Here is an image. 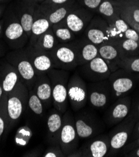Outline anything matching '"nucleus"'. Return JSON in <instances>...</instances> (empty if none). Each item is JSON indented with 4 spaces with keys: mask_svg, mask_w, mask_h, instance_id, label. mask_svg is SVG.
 <instances>
[{
    "mask_svg": "<svg viewBox=\"0 0 139 157\" xmlns=\"http://www.w3.org/2000/svg\"><path fill=\"white\" fill-rule=\"evenodd\" d=\"M3 19L4 21L3 39L10 50L25 48L29 43V38L15 14L11 3L8 6Z\"/></svg>",
    "mask_w": 139,
    "mask_h": 157,
    "instance_id": "f257e3e1",
    "label": "nucleus"
},
{
    "mask_svg": "<svg viewBox=\"0 0 139 157\" xmlns=\"http://www.w3.org/2000/svg\"><path fill=\"white\" fill-rule=\"evenodd\" d=\"M7 111L8 125L5 135L16 126L26 111L28 106L29 90L21 81L7 95Z\"/></svg>",
    "mask_w": 139,
    "mask_h": 157,
    "instance_id": "f03ea898",
    "label": "nucleus"
},
{
    "mask_svg": "<svg viewBox=\"0 0 139 157\" xmlns=\"http://www.w3.org/2000/svg\"><path fill=\"white\" fill-rule=\"evenodd\" d=\"M46 73L52 84L53 106L61 114H64L67 110L69 103L67 87L70 77V71L53 68Z\"/></svg>",
    "mask_w": 139,
    "mask_h": 157,
    "instance_id": "7ed1b4c3",
    "label": "nucleus"
},
{
    "mask_svg": "<svg viewBox=\"0 0 139 157\" xmlns=\"http://www.w3.org/2000/svg\"><path fill=\"white\" fill-rule=\"evenodd\" d=\"M5 58L17 69L21 77V82L28 90H32L35 82L37 73L25 48L10 50L5 55Z\"/></svg>",
    "mask_w": 139,
    "mask_h": 157,
    "instance_id": "20e7f679",
    "label": "nucleus"
},
{
    "mask_svg": "<svg viewBox=\"0 0 139 157\" xmlns=\"http://www.w3.org/2000/svg\"><path fill=\"white\" fill-rule=\"evenodd\" d=\"M135 118L132 115H129L117 124L109 133L110 151L108 156H114L122 150L129 139L130 138L135 126Z\"/></svg>",
    "mask_w": 139,
    "mask_h": 157,
    "instance_id": "39448f33",
    "label": "nucleus"
},
{
    "mask_svg": "<svg viewBox=\"0 0 139 157\" xmlns=\"http://www.w3.org/2000/svg\"><path fill=\"white\" fill-rule=\"evenodd\" d=\"M67 93L68 102L74 112H79L85 107L88 101L87 85L77 70L69 78Z\"/></svg>",
    "mask_w": 139,
    "mask_h": 157,
    "instance_id": "423d86ee",
    "label": "nucleus"
},
{
    "mask_svg": "<svg viewBox=\"0 0 139 157\" xmlns=\"http://www.w3.org/2000/svg\"><path fill=\"white\" fill-rule=\"evenodd\" d=\"M79 138L75 127L74 116L67 110L63 115L62 127L59 141L61 148L65 156H68L79 148Z\"/></svg>",
    "mask_w": 139,
    "mask_h": 157,
    "instance_id": "0eeeda50",
    "label": "nucleus"
},
{
    "mask_svg": "<svg viewBox=\"0 0 139 157\" xmlns=\"http://www.w3.org/2000/svg\"><path fill=\"white\" fill-rule=\"evenodd\" d=\"M54 68L73 71L79 67L75 48L72 42L58 43L50 52Z\"/></svg>",
    "mask_w": 139,
    "mask_h": 157,
    "instance_id": "6e6552de",
    "label": "nucleus"
},
{
    "mask_svg": "<svg viewBox=\"0 0 139 157\" xmlns=\"http://www.w3.org/2000/svg\"><path fill=\"white\" fill-rule=\"evenodd\" d=\"M77 68L83 79L90 83L108 80L112 73L109 66L100 56Z\"/></svg>",
    "mask_w": 139,
    "mask_h": 157,
    "instance_id": "1a4fd4ad",
    "label": "nucleus"
},
{
    "mask_svg": "<svg viewBox=\"0 0 139 157\" xmlns=\"http://www.w3.org/2000/svg\"><path fill=\"white\" fill-rule=\"evenodd\" d=\"M87 102L95 109H103L106 108L112 99L109 80L90 83L87 85Z\"/></svg>",
    "mask_w": 139,
    "mask_h": 157,
    "instance_id": "9d476101",
    "label": "nucleus"
},
{
    "mask_svg": "<svg viewBox=\"0 0 139 157\" xmlns=\"http://www.w3.org/2000/svg\"><path fill=\"white\" fill-rule=\"evenodd\" d=\"M95 14L76 2V5L68 14L64 21L70 29L77 37L82 36L84 31Z\"/></svg>",
    "mask_w": 139,
    "mask_h": 157,
    "instance_id": "9b49d317",
    "label": "nucleus"
},
{
    "mask_svg": "<svg viewBox=\"0 0 139 157\" xmlns=\"http://www.w3.org/2000/svg\"><path fill=\"white\" fill-rule=\"evenodd\" d=\"M132 73L119 68L112 72L109 78L111 98L113 100L126 96L134 86V80Z\"/></svg>",
    "mask_w": 139,
    "mask_h": 157,
    "instance_id": "f8f14e48",
    "label": "nucleus"
},
{
    "mask_svg": "<svg viewBox=\"0 0 139 157\" xmlns=\"http://www.w3.org/2000/svg\"><path fill=\"white\" fill-rule=\"evenodd\" d=\"M75 124L80 138L89 139L98 135L102 130L99 120L87 112H82L75 117Z\"/></svg>",
    "mask_w": 139,
    "mask_h": 157,
    "instance_id": "ddd939ff",
    "label": "nucleus"
},
{
    "mask_svg": "<svg viewBox=\"0 0 139 157\" xmlns=\"http://www.w3.org/2000/svg\"><path fill=\"white\" fill-rule=\"evenodd\" d=\"M83 36L97 46L110 41L109 25L101 16L95 14L84 31Z\"/></svg>",
    "mask_w": 139,
    "mask_h": 157,
    "instance_id": "4468645a",
    "label": "nucleus"
},
{
    "mask_svg": "<svg viewBox=\"0 0 139 157\" xmlns=\"http://www.w3.org/2000/svg\"><path fill=\"white\" fill-rule=\"evenodd\" d=\"M79 149L82 157L108 156L110 151L109 135H98L91 138Z\"/></svg>",
    "mask_w": 139,
    "mask_h": 157,
    "instance_id": "2eb2a0df",
    "label": "nucleus"
},
{
    "mask_svg": "<svg viewBox=\"0 0 139 157\" xmlns=\"http://www.w3.org/2000/svg\"><path fill=\"white\" fill-rule=\"evenodd\" d=\"M13 11L21 24L27 36L30 38L35 11L38 4L22 0H14L11 3Z\"/></svg>",
    "mask_w": 139,
    "mask_h": 157,
    "instance_id": "dca6fc26",
    "label": "nucleus"
},
{
    "mask_svg": "<svg viewBox=\"0 0 139 157\" xmlns=\"http://www.w3.org/2000/svg\"><path fill=\"white\" fill-rule=\"evenodd\" d=\"M130 105L129 97L124 96L117 99L105 113L106 123L112 127L125 120L130 115Z\"/></svg>",
    "mask_w": 139,
    "mask_h": 157,
    "instance_id": "f3484780",
    "label": "nucleus"
},
{
    "mask_svg": "<svg viewBox=\"0 0 139 157\" xmlns=\"http://www.w3.org/2000/svg\"><path fill=\"white\" fill-rule=\"evenodd\" d=\"M25 50L36 71L37 75L46 73L54 68L53 62L48 52H44L36 49L35 47L28 44Z\"/></svg>",
    "mask_w": 139,
    "mask_h": 157,
    "instance_id": "a211bd4d",
    "label": "nucleus"
},
{
    "mask_svg": "<svg viewBox=\"0 0 139 157\" xmlns=\"http://www.w3.org/2000/svg\"><path fill=\"white\" fill-rule=\"evenodd\" d=\"M72 43L75 48L79 67L98 56V46L91 43L84 36L77 37Z\"/></svg>",
    "mask_w": 139,
    "mask_h": 157,
    "instance_id": "6ab92c4d",
    "label": "nucleus"
},
{
    "mask_svg": "<svg viewBox=\"0 0 139 157\" xmlns=\"http://www.w3.org/2000/svg\"><path fill=\"white\" fill-rule=\"evenodd\" d=\"M21 81V77L17 69L5 57L0 59V84L5 93L8 95Z\"/></svg>",
    "mask_w": 139,
    "mask_h": 157,
    "instance_id": "aec40b11",
    "label": "nucleus"
},
{
    "mask_svg": "<svg viewBox=\"0 0 139 157\" xmlns=\"http://www.w3.org/2000/svg\"><path fill=\"white\" fill-rule=\"evenodd\" d=\"M121 18L129 26L139 23V1L138 0H113Z\"/></svg>",
    "mask_w": 139,
    "mask_h": 157,
    "instance_id": "412c9836",
    "label": "nucleus"
},
{
    "mask_svg": "<svg viewBox=\"0 0 139 157\" xmlns=\"http://www.w3.org/2000/svg\"><path fill=\"white\" fill-rule=\"evenodd\" d=\"M33 90L42 101L45 108H48L53 105L52 84L47 73L37 75Z\"/></svg>",
    "mask_w": 139,
    "mask_h": 157,
    "instance_id": "4be33fe9",
    "label": "nucleus"
},
{
    "mask_svg": "<svg viewBox=\"0 0 139 157\" xmlns=\"http://www.w3.org/2000/svg\"><path fill=\"white\" fill-rule=\"evenodd\" d=\"M63 115L54 108L51 109L46 120V140L49 145L60 144V136L62 127Z\"/></svg>",
    "mask_w": 139,
    "mask_h": 157,
    "instance_id": "5701e85b",
    "label": "nucleus"
},
{
    "mask_svg": "<svg viewBox=\"0 0 139 157\" xmlns=\"http://www.w3.org/2000/svg\"><path fill=\"white\" fill-rule=\"evenodd\" d=\"M100 56L109 66L111 72L119 69V63L122 58L117 46L112 41L106 42L98 46Z\"/></svg>",
    "mask_w": 139,
    "mask_h": 157,
    "instance_id": "b1692460",
    "label": "nucleus"
},
{
    "mask_svg": "<svg viewBox=\"0 0 139 157\" xmlns=\"http://www.w3.org/2000/svg\"><path fill=\"white\" fill-rule=\"evenodd\" d=\"M76 4V2L73 5H55L42 3L38 6L53 25L64 20Z\"/></svg>",
    "mask_w": 139,
    "mask_h": 157,
    "instance_id": "393cba45",
    "label": "nucleus"
},
{
    "mask_svg": "<svg viewBox=\"0 0 139 157\" xmlns=\"http://www.w3.org/2000/svg\"><path fill=\"white\" fill-rule=\"evenodd\" d=\"M52 26V25L50 21L37 5L35 11L34 20L32 26V31H31V36L28 44L33 45L37 39L46 31L50 29Z\"/></svg>",
    "mask_w": 139,
    "mask_h": 157,
    "instance_id": "a878e982",
    "label": "nucleus"
},
{
    "mask_svg": "<svg viewBox=\"0 0 139 157\" xmlns=\"http://www.w3.org/2000/svg\"><path fill=\"white\" fill-rule=\"evenodd\" d=\"M52 28L42 34L37 40L35 43L32 45L38 50L44 52H52L55 47L58 44Z\"/></svg>",
    "mask_w": 139,
    "mask_h": 157,
    "instance_id": "bb28decb",
    "label": "nucleus"
},
{
    "mask_svg": "<svg viewBox=\"0 0 139 157\" xmlns=\"http://www.w3.org/2000/svg\"><path fill=\"white\" fill-rule=\"evenodd\" d=\"M52 29L59 43H71L77 38V36L70 29L64 20L53 25Z\"/></svg>",
    "mask_w": 139,
    "mask_h": 157,
    "instance_id": "cd10ccee",
    "label": "nucleus"
},
{
    "mask_svg": "<svg viewBox=\"0 0 139 157\" xmlns=\"http://www.w3.org/2000/svg\"><path fill=\"white\" fill-rule=\"evenodd\" d=\"M108 24L110 28V41L114 43H116L124 38L125 32L130 28L124 20L120 18V16Z\"/></svg>",
    "mask_w": 139,
    "mask_h": 157,
    "instance_id": "c85d7f7f",
    "label": "nucleus"
},
{
    "mask_svg": "<svg viewBox=\"0 0 139 157\" xmlns=\"http://www.w3.org/2000/svg\"><path fill=\"white\" fill-rule=\"evenodd\" d=\"M95 14H99L108 23L120 16L117 12L113 0H103L98 7Z\"/></svg>",
    "mask_w": 139,
    "mask_h": 157,
    "instance_id": "c756f323",
    "label": "nucleus"
},
{
    "mask_svg": "<svg viewBox=\"0 0 139 157\" xmlns=\"http://www.w3.org/2000/svg\"><path fill=\"white\" fill-rule=\"evenodd\" d=\"M122 58L139 55V43L129 39L123 38L116 43Z\"/></svg>",
    "mask_w": 139,
    "mask_h": 157,
    "instance_id": "7c9ffc66",
    "label": "nucleus"
},
{
    "mask_svg": "<svg viewBox=\"0 0 139 157\" xmlns=\"http://www.w3.org/2000/svg\"><path fill=\"white\" fill-rule=\"evenodd\" d=\"M27 107H28L30 110L35 115L39 117H42L43 116L45 108L42 101L37 95V94L33 89L29 91Z\"/></svg>",
    "mask_w": 139,
    "mask_h": 157,
    "instance_id": "2f4dec72",
    "label": "nucleus"
},
{
    "mask_svg": "<svg viewBox=\"0 0 139 157\" xmlns=\"http://www.w3.org/2000/svg\"><path fill=\"white\" fill-rule=\"evenodd\" d=\"M33 136V132L28 125H23L17 130L14 135V142L19 147H26Z\"/></svg>",
    "mask_w": 139,
    "mask_h": 157,
    "instance_id": "473e14b6",
    "label": "nucleus"
},
{
    "mask_svg": "<svg viewBox=\"0 0 139 157\" xmlns=\"http://www.w3.org/2000/svg\"><path fill=\"white\" fill-rule=\"evenodd\" d=\"M7 95L5 94L0 100V144L3 135L5 134L9 122L7 111Z\"/></svg>",
    "mask_w": 139,
    "mask_h": 157,
    "instance_id": "72a5a7b5",
    "label": "nucleus"
},
{
    "mask_svg": "<svg viewBox=\"0 0 139 157\" xmlns=\"http://www.w3.org/2000/svg\"><path fill=\"white\" fill-rule=\"evenodd\" d=\"M118 66L130 73H139V55L122 58Z\"/></svg>",
    "mask_w": 139,
    "mask_h": 157,
    "instance_id": "f704fd0d",
    "label": "nucleus"
},
{
    "mask_svg": "<svg viewBox=\"0 0 139 157\" xmlns=\"http://www.w3.org/2000/svg\"><path fill=\"white\" fill-rule=\"evenodd\" d=\"M43 157H65L62 150L61 148L60 144L50 145L44 151L42 156Z\"/></svg>",
    "mask_w": 139,
    "mask_h": 157,
    "instance_id": "c9c22d12",
    "label": "nucleus"
},
{
    "mask_svg": "<svg viewBox=\"0 0 139 157\" xmlns=\"http://www.w3.org/2000/svg\"><path fill=\"white\" fill-rule=\"evenodd\" d=\"M102 2L103 0H76L80 6L95 13Z\"/></svg>",
    "mask_w": 139,
    "mask_h": 157,
    "instance_id": "e433bc0d",
    "label": "nucleus"
},
{
    "mask_svg": "<svg viewBox=\"0 0 139 157\" xmlns=\"http://www.w3.org/2000/svg\"><path fill=\"white\" fill-rule=\"evenodd\" d=\"M124 38L131 40L139 43V33L132 28H129L125 31L124 33Z\"/></svg>",
    "mask_w": 139,
    "mask_h": 157,
    "instance_id": "4c0bfd02",
    "label": "nucleus"
},
{
    "mask_svg": "<svg viewBox=\"0 0 139 157\" xmlns=\"http://www.w3.org/2000/svg\"><path fill=\"white\" fill-rule=\"evenodd\" d=\"M139 147V137L136 138L134 141H133L132 142H131L130 144H128L127 145H125L123 147V148L122 149V151H121V156H123L125 154H126L127 153L129 152L130 151L137 148Z\"/></svg>",
    "mask_w": 139,
    "mask_h": 157,
    "instance_id": "58836bf2",
    "label": "nucleus"
},
{
    "mask_svg": "<svg viewBox=\"0 0 139 157\" xmlns=\"http://www.w3.org/2000/svg\"><path fill=\"white\" fill-rule=\"evenodd\" d=\"M76 2V0H46L43 3L55 5H73Z\"/></svg>",
    "mask_w": 139,
    "mask_h": 157,
    "instance_id": "ea45409f",
    "label": "nucleus"
},
{
    "mask_svg": "<svg viewBox=\"0 0 139 157\" xmlns=\"http://www.w3.org/2000/svg\"><path fill=\"white\" fill-rule=\"evenodd\" d=\"M9 51L10 48L3 39H0V59L4 58Z\"/></svg>",
    "mask_w": 139,
    "mask_h": 157,
    "instance_id": "a19ab883",
    "label": "nucleus"
},
{
    "mask_svg": "<svg viewBox=\"0 0 139 157\" xmlns=\"http://www.w3.org/2000/svg\"><path fill=\"white\" fill-rule=\"evenodd\" d=\"M43 154L41 153V150L39 149H34L32 150H30L23 155V156H28V157H37V156H41Z\"/></svg>",
    "mask_w": 139,
    "mask_h": 157,
    "instance_id": "79ce46f5",
    "label": "nucleus"
},
{
    "mask_svg": "<svg viewBox=\"0 0 139 157\" xmlns=\"http://www.w3.org/2000/svg\"><path fill=\"white\" fill-rule=\"evenodd\" d=\"M130 136L133 139H136L139 137V122L134 126Z\"/></svg>",
    "mask_w": 139,
    "mask_h": 157,
    "instance_id": "37998d69",
    "label": "nucleus"
},
{
    "mask_svg": "<svg viewBox=\"0 0 139 157\" xmlns=\"http://www.w3.org/2000/svg\"><path fill=\"white\" fill-rule=\"evenodd\" d=\"M124 156H133V157H139V147L130 151L123 155Z\"/></svg>",
    "mask_w": 139,
    "mask_h": 157,
    "instance_id": "c03bdc74",
    "label": "nucleus"
},
{
    "mask_svg": "<svg viewBox=\"0 0 139 157\" xmlns=\"http://www.w3.org/2000/svg\"><path fill=\"white\" fill-rule=\"evenodd\" d=\"M9 5H7V4H0V20L3 19L4 15L5 14V12L6 11V9L8 8V6Z\"/></svg>",
    "mask_w": 139,
    "mask_h": 157,
    "instance_id": "a18cd8bd",
    "label": "nucleus"
},
{
    "mask_svg": "<svg viewBox=\"0 0 139 157\" xmlns=\"http://www.w3.org/2000/svg\"><path fill=\"white\" fill-rule=\"evenodd\" d=\"M3 19L0 20V39H3Z\"/></svg>",
    "mask_w": 139,
    "mask_h": 157,
    "instance_id": "49530a36",
    "label": "nucleus"
},
{
    "mask_svg": "<svg viewBox=\"0 0 139 157\" xmlns=\"http://www.w3.org/2000/svg\"><path fill=\"white\" fill-rule=\"evenodd\" d=\"M14 0H0V4H7L9 5L13 3Z\"/></svg>",
    "mask_w": 139,
    "mask_h": 157,
    "instance_id": "de8ad7c7",
    "label": "nucleus"
},
{
    "mask_svg": "<svg viewBox=\"0 0 139 157\" xmlns=\"http://www.w3.org/2000/svg\"><path fill=\"white\" fill-rule=\"evenodd\" d=\"M5 92L3 91V87L2 86V85L0 84V100H1L2 98V97H3V95H5Z\"/></svg>",
    "mask_w": 139,
    "mask_h": 157,
    "instance_id": "09e8293b",
    "label": "nucleus"
},
{
    "mask_svg": "<svg viewBox=\"0 0 139 157\" xmlns=\"http://www.w3.org/2000/svg\"><path fill=\"white\" fill-rule=\"evenodd\" d=\"M35 3L38 5V4L42 3L43 2H44V1H46V0H35Z\"/></svg>",
    "mask_w": 139,
    "mask_h": 157,
    "instance_id": "8fccbe9b",
    "label": "nucleus"
},
{
    "mask_svg": "<svg viewBox=\"0 0 139 157\" xmlns=\"http://www.w3.org/2000/svg\"><path fill=\"white\" fill-rule=\"evenodd\" d=\"M137 116H135V117H137V118H139V104L138 105V106H137Z\"/></svg>",
    "mask_w": 139,
    "mask_h": 157,
    "instance_id": "3c124183",
    "label": "nucleus"
},
{
    "mask_svg": "<svg viewBox=\"0 0 139 157\" xmlns=\"http://www.w3.org/2000/svg\"><path fill=\"white\" fill-rule=\"evenodd\" d=\"M22 1H25V2H35V0H22Z\"/></svg>",
    "mask_w": 139,
    "mask_h": 157,
    "instance_id": "603ef678",
    "label": "nucleus"
},
{
    "mask_svg": "<svg viewBox=\"0 0 139 157\" xmlns=\"http://www.w3.org/2000/svg\"><path fill=\"white\" fill-rule=\"evenodd\" d=\"M138 1H139V0H138Z\"/></svg>",
    "mask_w": 139,
    "mask_h": 157,
    "instance_id": "864d4df0",
    "label": "nucleus"
}]
</instances>
